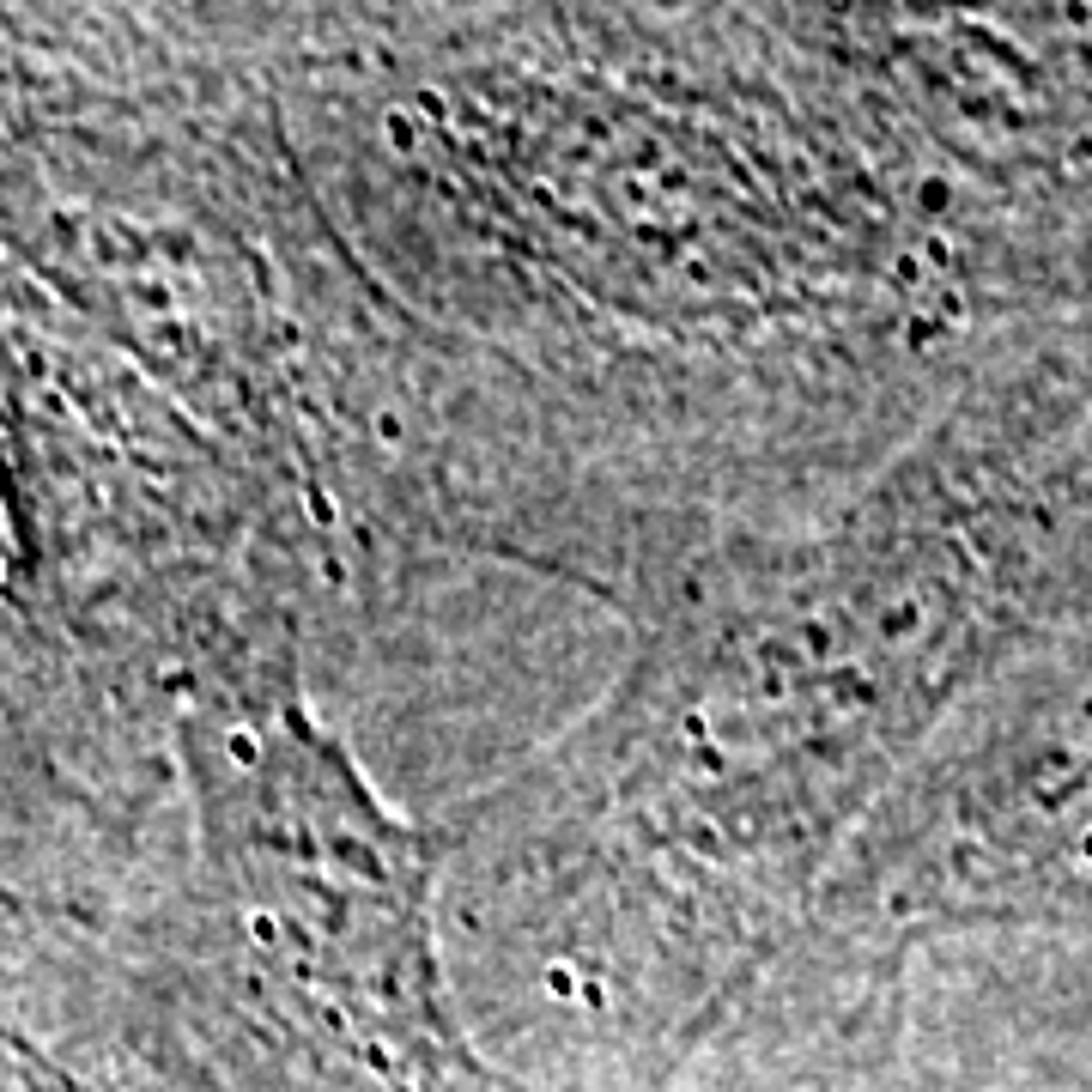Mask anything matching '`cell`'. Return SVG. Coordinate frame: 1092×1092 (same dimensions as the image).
<instances>
[{"label": "cell", "instance_id": "cell-3", "mask_svg": "<svg viewBox=\"0 0 1092 1092\" xmlns=\"http://www.w3.org/2000/svg\"><path fill=\"white\" fill-rule=\"evenodd\" d=\"M170 740L194 850L140 953L213 1092H528L462 1008L437 819L334 734L304 631L201 668Z\"/></svg>", "mask_w": 1092, "mask_h": 1092}, {"label": "cell", "instance_id": "cell-2", "mask_svg": "<svg viewBox=\"0 0 1092 1092\" xmlns=\"http://www.w3.org/2000/svg\"><path fill=\"white\" fill-rule=\"evenodd\" d=\"M607 613L595 705L437 814L462 1008L528 1092H674L928 740L1092 625V316L996 346L868 480Z\"/></svg>", "mask_w": 1092, "mask_h": 1092}, {"label": "cell", "instance_id": "cell-4", "mask_svg": "<svg viewBox=\"0 0 1092 1092\" xmlns=\"http://www.w3.org/2000/svg\"><path fill=\"white\" fill-rule=\"evenodd\" d=\"M947 934L1092 940V625L996 674L868 814L747 1020H850Z\"/></svg>", "mask_w": 1092, "mask_h": 1092}, {"label": "cell", "instance_id": "cell-1", "mask_svg": "<svg viewBox=\"0 0 1092 1092\" xmlns=\"http://www.w3.org/2000/svg\"><path fill=\"white\" fill-rule=\"evenodd\" d=\"M285 134L419 353L413 565L601 607L808 516L1008 346L819 7L262 13Z\"/></svg>", "mask_w": 1092, "mask_h": 1092}]
</instances>
